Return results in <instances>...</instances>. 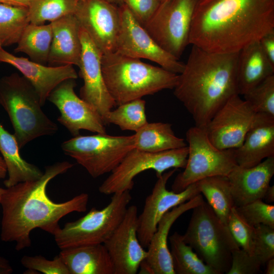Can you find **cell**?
<instances>
[{
	"label": "cell",
	"mask_w": 274,
	"mask_h": 274,
	"mask_svg": "<svg viewBox=\"0 0 274 274\" xmlns=\"http://www.w3.org/2000/svg\"><path fill=\"white\" fill-rule=\"evenodd\" d=\"M110 2L113 3V4H118L121 5L123 4V0H108Z\"/></svg>",
	"instance_id": "cell-47"
},
{
	"label": "cell",
	"mask_w": 274,
	"mask_h": 274,
	"mask_svg": "<svg viewBox=\"0 0 274 274\" xmlns=\"http://www.w3.org/2000/svg\"><path fill=\"white\" fill-rule=\"evenodd\" d=\"M101 68L107 88L117 105L173 89L178 78V74L116 52L102 55Z\"/></svg>",
	"instance_id": "cell-4"
},
{
	"label": "cell",
	"mask_w": 274,
	"mask_h": 274,
	"mask_svg": "<svg viewBox=\"0 0 274 274\" xmlns=\"http://www.w3.org/2000/svg\"><path fill=\"white\" fill-rule=\"evenodd\" d=\"M22 265L27 269L45 274H70L59 255L53 260H48L41 255L23 256L21 259Z\"/></svg>",
	"instance_id": "cell-38"
},
{
	"label": "cell",
	"mask_w": 274,
	"mask_h": 274,
	"mask_svg": "<svg viewBox=\"0 0 274 274\" xmlns=\"http://www.w3.org/2000/svg\"><path fill=\"white\" fill-rule=\"evenodd\" d=\"M169 241L175 274H217L184 242L182 235L175 232L169 236Z\"/></svg>",
	"instance_id": "cell-30"
},
{
	"label": "cell",
	"mask_w": 274,
	"mask_h": 274,
	"mask_svg": "<svg viewBox=\"0 0 274 274\" xmlns=\"http://www.w3.org/2000/svg\"><path fill=\"white\" fill-rule=\"evenodd\" d=\"M238 166L250 167L274 156V116L256 113L242 145L234 149Z\"/></svg>",
	"instance_id": "cell-22"
},
{
	"label": "cell",
	"mask_w": 274,
	"mask_h": 274,
	"mask_svg": "<svg viewBox=\"0 0 274 274\" xmlns=\"http://www.w3.org/2000/svg\"><path fill=\"white\" fill-rule=\"evenodd\" d=\"M266 268L265 273L266 274L274 273V257L269 259L265 263Z\"/></svg>",
	"instance_id": "cell-45"
},
{
	"label": "cell",
	"mask_w": 274,
	"mask_h": 274,
	"mask_svg": "<svg viewBox=\"0 0 274 274\" xmlns=\"http://www.w3.org/2000/svg\"><path fill=\"white\" fill-rule=\"evenodd\" d=\"M259 41L265 57L274 67V30L263 36Z\"/></svg>",
	"instance_id": "cell-41"
},
{
	"label": "cell",
	"mask_w": 274,
	"mask_h": 274,
	"mask_svg": "<svg viewBox=\"0 0 274 274\" xmlns=\"http://www.w3.org/2000/svg\"><path fill=\"white\" fill-rule=\"evenodd\" d=\"M134 18L144 26L153 17L160 5V0H123Z\"/></svg>",
	"instance_id": "cell-40"
},
{
	"label": "cell",
	"mask_w": 274,
	"mask_h": 274,
	"mask_svg": "<svg viewBox=\"0 0 274 274\" xmlns=\"http://www.w3.org/2000/svg\"><path fill=\"white\" fill-rule=\"evenodd\" d=\"M134 135V148L152 153L178 149L187 146L185 140L176 135L171 124L147 122Z\"/></svg>",
	"instance_id": "cell-27"
},
{
	"label": "cell",
	"mask_w": 274,
	"mask_h": 274,
	"mask_svg": "<svg viewBox=\"0 0 274 274\" xmlns=\"http://www.w3.org/2000/svg\"><path fill=\"white\" fill-rule=\"evenodd\" d=\"M184 242L217 274L230 268L232 253L240 248L226 224L204 200L193 209Z\"/></svg>",
	"instance_id": "cell-6"
},
{
	"label": "cell",
	"mask_w": 274,
	"mask_h": 274,
	"mask_svg": "<svg viewBox=\"0 0 274 274\" xmlns=\"http://www.w3.org/2000/svg\"><path fill=\"white\" fill-rule=\"evenodd\" d=\"M67 161L45 167L39 179L7 188L0 204L2 208L1 239L15 242L19 251L30 247V234L37 228L52 234L60 228L59 220L67 214L87 210L89 195L82 193L63 202L53 201L48 196L49 182L73 166Z\"/></svg>",
	"instance_id": "cell-1"
},
{
	"label": "cell",
	"mask_w": 274,
	"mask_h": 274,
	"mask_svg": "<svg viewBox=\"0 0 274 274\" xmlns=\"http://www.w3.org/2000/svg\"><path fill=\"white\" fill-rule=\"evenodd\" d=\"M262 266L256 256L240 248L232 253L231 266L226 274H256L260 271Z\"/></svg>",
	"instance_id": "cell-39"
},
{
	"label": "cell",
	"mask_w": 274,
	"mask_h": 274,
	"mask_svg": "<svg viewBox=\"0 0 274 274\" xmlns=\"http://www.w3.org/2000/svg\"><path fill=\"white\" fill-rule=\"evenodd\" d=\"M29 23L28 8L0 4V41L2 46L17 44Z\"/></svg>",
	"instance_id": "cell-31"
},
{
	"label": "cell",
	"mask_w": 274,
	"mask_h": 274,
	"mask_svg": "<svg viewBox=\"0 0 274 274\" xmlns=\"http://www.w3.org/2000/svg\"><path fill=\"white\" fill-rule=\"evenodd\" d=\"M101 210L92 208L84 216L66 222L53 235L60 250L104 244L122 220L132 197L129 191L112 194Z\"/></svg>",
	"instance_id": "cell-7"
},
{
	"label": "cell",
	"mask_w": 274,
	"mask_h": 274,
	"mask_svg": "<svg viewBox=\"0 0 274 274\" xmlns=\"http://www.w3.org/2000/svg\"><path fill=\"white\" fill-rule=\"evenodd\" d=\"M78 0H30L28 7L30 23L44 24L69 14H74Z\"/></svg>",
	"instance_id": "cell-33"
},
{
	"label": "cell",
	"mask_w": 274,
	"mask_h": 274,
	"mask_svg": "<svg viewBox=\"0 0 274 274\" xmlns=\"http://www.w3.org/2000/svg\"><path fill=\"white\" fill-rule=\"evenodd\" d=\"M235 208L241 217L251 226L263 224L274 228L273 205L257 199Z\"/></svg>",
	"instance_id": "cell-36"
},
{
	"label": "cell",
	"mask_w": 274,
	"mask_h": 274,
	"mask_svg": "<svg viewBox=\"0 0 274 274\" xmlns=\"http://www.w3.org/2000/svg\"><path fill=\"white\" fill-rule=\"evenodd\" d=\"M198 0H168L161 3L144 26L165 51L179 59L189 43L191 25Z\"/></svg>",
	"instance_id": "cell-11"
},
{
	"label": "cell",
	"mask_w": 274,
	"mask_h": 274,
	"mask_svg": "<svg viewBox=\"0 0 274 274\" xmlns=\"http://www.w3.org/2000/svg\"><path fill=\"white\" fill-rule=\"evenodd\" d=\"M238 53H213L192 45L173 89L195 126L204 128L229 99L238 94Z\"/></svg>",
	"instance_id": "cell-3"
},
{
	"label": "cell",
	"mask_w": 274,
	"mask_h": 274,
	"mask_svg": "<svg viewBox=\"0 0 274 274\" xmlns=\"http://www.w3.org/2000/svg\"><path fill=\"white\" fill-rule=\"evenodd\" d=\"M176 170L173 168L157 178L151 193L145 199L142 213L138 217L137 235L144 248L148 247L158 222L166 212L200 193L197 182L180 192L167 190V181Z\"/></svg>",
	"instance_id": "cell-14"
},
{
	"label": "cell",
	"mask_w": 274,
	"mask_h": 274,
	"mask_svg": "<svg viewBox=\"0 0 274 274\" xmlns=\"http://www.w3.org/2000/svg\"><path fill=\"white\" fill-rule=\"evenodd\" d=\"M0 62L12 65L30 82L38 94L42 106L60 83L66 79L78 78L73 65L46 66L27 58L15 56L3 47L0 48Z\"/></svg>",
	"instance_id": "cell-20"
},
{
	"label": "cell",
	"mask_w": 274,
	"mask_h": 274,
	"mask_svg": "<svg viewBox=\"0 0 274 274\" xmlns=\"http://www.w3.org/2000/svg\"><path fill=\"white\" fill-rule=\"evenodd\" d=\"M78 1H80V0H78Z\"/></svg>",
	"instance_id": "cell-51"
},
{
	"label": "cell",
	"mask_w": 274,
	"mask_h": 274,
	"mask_svg": "<svg viewBox=\"0 0 274 274\" xmlns=\"http://www.w3.org/2000/svg\"><path fill=\"white\" fill-rule=\"evenodd\" d=\"M105 125L113 124L123 130L134 132L148 121L146 115V101L142 98L131 100L118 105L111 110L104 119Z\"/></svg>",
	"instance_id": "cell-32"
},
{
	"label": "cell",
	"mask_w": 274,
	"mask_h": 274,
	"mask_svg": "<svg viewBox=\"0 0 274 274\" xmlns=\"http://www.w3.org/2000/svg\"><path fill=\"white\" fill-rule=\"evenodd\" d=\"M30 0H0V4L28 8Z\"/></svg>",
	"instance_id": "cell-43"
},
{
	"label": "cell",
	"mask_w": 274,
	"mask_h": 274,
	"mask_svg": "<svg viewBox=\"0 0 274 274\" xmlns=\"http://www.w3.org/2000/svg\"><path fill=\"white\" fill-rule=\"evenodd\" d=\"M82 52L80 76L83 85L80 97L91 106L100 116L103 121L107 113L117 105L105 84L101 68L102 53L87 33L80 27Z\"/></svg>",
	"instance_id": "cell-17"
},
{
	"label": "cell",
	"mask_w": 274,
	"mask_h": 274,
	"mask_svg": "<svg viewBox=\"0 0 274 274\" xmlns=\"http://www.w3.org/2000/svg\"><path fill=\"white\" fill-rule=\"evenodd\" d=\"M188 154L184 170L172 185V191L180 192L192 184L204 178L227 176L237 164L234 149H220L210 141L204 128L194 126L186 132Z\"/></svg>",
	"instance_id": "cell-8"
},
{
	"label": "cell",
	"mask_w": 274,
	"mask_h": 274,
	"mask_svg": "<svg viewBox=\"0 0 274 274\" xmlns=\"http://www.w3.org/2000/svg\"><path fill=\"white\" fill-rule=\"evenodd\" d=\"M274 75L259 41L244 47L238 53L237 86L239 95H244L268 77Z\"/></svg>",
	"instance_id": "cell-25"
},
{
	"label": "cell",
	"mask_w": 274,
	"mask_h": 274,
	"mask_svg": "<svg viewBox=\"0 0 274 274\" xmlns=\"http://www.w3.org/2000/svg\"><path fill=\"white\" fill-rule=\"evenodd\" d=\"M138 208L128 206L125 215L114 232L104 243L110 256L114 274H135L147 251L137 235Z\"/></svg>",
	"instance_id": "cell-18"
},
{
	"label": "cell",
	"mask_w": 274,
	"mask_h": 274,
	"mask_svg": "<svg viewBox=\"0 0 274 274\" xmlns=\"http://www.w3.org/2000/svg\"><path fill=\"white\" fill-rule=\"evenodd\" d=\"M256 114L239 94L229 99L204 127L211 142L222 150L239 147Z\"/></svg>",
	"instance_id": "cell-13"
},
{
	"label": "cell",
	"mask_w": 274,
	"mask_h": 274,
	"mask_svg": "<svg viewBox=\"0 0 274 274\" xmlns=\"http://www.w3.org/2000/svg\"><path fill=\"white\" fill-rule=\"evenodd\" d=\"M13 271L9 261L0 255V274H11Z\"/></svg>",
	"instance_id": "cell-42"
},
{
	"label": "cell",
	"mask_w": 274,
	"mask_h": 274,
	"mask_svg": "<svg viewBox=\"0 0 274 274\" xmlns=\"http://www.w3.org/2000/svg\"><path fill=\"white\" fill-rule=\"evenodd\" d=\"M61 146L65 154L76 160L92 177L97 178L111 173L134 148V135L79 134L64 141Z\"/></svg>",
	"instance_id": "cell-9"
},
{
	"label": "cell",
	"mask_w": 274,
	"mask_h": 274,
	"mask_svg": "<svg viewBox=\"0 0 274 274\" xmlns=\"http://www.w3.org/2000/svg\"><path fill=\"white\" fill-rule=\"evenodd\" d=\"M264 199L266 203H270L274 201V186H269L266 190L262 200Z\"/></svg>",
	"instance_id": "cell-44"
},
{
	"label": "cell",
	"mask_w": 274,
	"mask_h": 274,
	"mask_svg": "<svg viewBox=\"0 0 274 274\" xmlns=\"http://www.w3.org/2000/svg\"><path fill=\"white\" fill-rule=\"evenodd\" d=\"M227 226L239 247L250 255H254L255 227L248 224L237 212L235 207L230 211Z\"/></svg>",
	"instance_id": "cell-35"
},
{
	"label": "cell",
	"mask_w": 274,
	"mask_h": 274,
	"mask_svg": "<svg viewBox=\"0 0 274 274\" xmlns=\"http://www.w3.org/2000/svg\"><path fill=\"white\" fill-rule=\"evenodd\" d=\"M5 189H4L3 188L0 187V203H1V199L3 195V194L4 193L5 191Z\"/></svg>",
	"instance_id": "cell-48"
},
{
	"label": "cell",
	"mask_w": 274,
	"mask_h": 274,
	"mask_svg": "<svg viewBox=\"0 0 274 274\" xmlns=\"http://www.w3.org/2000/svg\"><path fill=\"white\" fill-rule=\"evenodd\" d=\"M243 96L256 113L274 116V75L265 79Z\"/></svg>",
	"instance_id": "cell-34"
},
{
	"label": "cell",
	"mask_w": 274,
	"mask_h": 274,
	"mask_svg": "<svg viewBox=\"0 0 274 274\" xmlns=\"http://www.w3.org/2000/svg\"><path fill=\"white\" fill-rule=\"evenodd\" d=\"M254 255L261 261L263 266L274 257V228L260 224L255 227Z\"/></svg>",
	"instance_id": "cell-37"
},
{
	"label": "cell",
	"mask_w": 274,
	"mask_h": 274,
	"mask_svg": "<svg viewBox=\"0 0 274 274\" xmlns=\"http://www.w3.org/2000/svg\"><path fill=\"white\" fill-rule=\"evenodd\" d=\"M52 39L50 23L37 25L29 23L24 29L14 51L24 53L30 60L45 65L48 62Z\"/></svg>",
	"instance_id": "cell-28"
},
{
	"label": "cell",
	"mask_w": 274,
	"mask_h": 274,
	"mask_svg": "<svg viewBox=\"0 0 274 274\" xmlns=\"http://www.w3.org/2000/svg\"><path fill=\"white\" fill-rule=\"evenodd\" d=\"M7 174V169L3 157L0 155V179H5Z\"/></svg>",
	"instance_id": "cell-46"
},
{
	"label": "cell",
	"mask_w": 274,
	"mask_h": 274,
	"mask_svg": "<svg viewBox=\"0 0 274 274\" xmlns=\"http://www.w3.org/2000/svg\"><path fill=\"white\" fill-rule=\"evenodd\" d=\"M52 39L48 65L58 66L80 64L82 44L81 26L74 14H69L50 23Z\"/></svg>",
	"instance_id": "cell-23"
},
{
	"label": "cell",
	"mask_w": 274,
	"mask_h": 274,
	"mask_svg": "<svg viewBox=\"0 0 274 274\" xmlns=\"http://www.w3.org/2000/svg\"><path fill=\"white\" fill-rule=\"evenodd\" d=\"M274 175V156L250 167L237 165L227 176L235 207L262 199Z\"/></svg>",
	"instance_id": "cell-21"
},
{
	"label": "cell",
	"mask_w": 274,
	"mask_h": 274,
	"mask_svg": "<svg viewBox=\"0 0 274 274\" xmlns=\"http://www.w3.org/2000/svg\"><path fill=\"white\" fill-rule=\"evenodd\" d=\"M0 105L7 113L19 149L33 140L55 134L58 127L43 111L30 82L15 73L0 79Z\"/></svg>",
	"instance_id": "cell-5"
},
{
	"label": "cell",
	"mask_w": 274,
	"mask_h": 274,
	"mask_svg": "<svg viewBox=\"0 0 274 274\" xmlns=\"http://www.w3.org/2000/svg\"><path fill=\"white\" fill-rule=\"evenodd\" d=\"M19 150L14 134L9 133L0 123V152L8 174L4 182L7 188L19 183L37 180L43 174L38 167L22 158Z\"/></svg>",
	"instance_id": "cell-26"
},
{
	"label": "cell",
	"mask_w": 274,
	"mask_h": 274,
	"mask_svg": "<svg viewBox=\"0 0 274 274\" xmlns=\"http://www.w3.org/2000/svg\"><path fill=\"white\" fill-rule=\"evenodd\" d=\"M3 46H2V43L0 41V48H2Z\"/></svg>",
	"instance_id": "cell-50"
},
{
	"label": "cell",
	"mask_w": 274,
	"mask_h": 274,
	"mask_svg": "<svg viewBox=\"0 0 274 274\" xmlns=\"http://www.w3.org/2000/svg\"><path fill=\"white\" fill-rule=\"evenodd\" d=\"M58 255L70 274H114L113 262L104 244L64 249Z\"/></svg>",
	"instance_id": "cell-24"
},
{
	"label": "cell",
	"mask_w": 274,
	"mask_h": 274,
	"mask_svg": "<svg viewBox=\"0 0 274 274\" xmlns=\"http://www.w3.org/2000/svg\"><path fill=\"white\" fill-rule=\"evenodd\" d=\"M274 30V0H198L189 43L208 52L232 53Z\"/></svg>",
	"instance_id": "cell-2"
},
{
	"label": "cell",
	"mask_w": 274,
	"mask_h": 274,
	"mask_svg": "<svg viewBox=\"0 0 274 274\" xmlns=\"http://www.w3.org/2000/svg\"><path fill=\"white\" fill-rule=\"evenodd\" d=\"M203 201V196L200 193L189 200L173 208L163 216L147 247V257L140 264L139 273L175 274L167 246L169 230L179 217Z\"/></svg>",
	"instance_id": "cell-19"
},
{
	"label": "cell",
	"mask_w": 274,
	"mask_h": 274,
	"mask_svg": "<svg viewBox=\"0 0 274 274\" xmlns=\"http://www.w3.org/2000/svg\"><path fill=\"white\" fill-rule=\"evenodd\" d=\"M200 194L221 221L227 225V219L234 206L227 176L208 177L197 182Z\"/></svg>",
	"instance_id": "cell-29"
},
{
	"label": "cell",
	"mask_w": 274,
	"mask_h": 274,
	"mask_svg": "<svg viewBox=\"0 0 274 274\" xmlns=\"http://www.w3.org/2000/svg\"><path fill=\"white\" fill-rule=\"evenodd\" d=\"M188 154L187 145L156 153L133 148L100 185L99 191L105 195L130 191L134 186V178L144 171L154 170L158 178L169 169L184 168Z\"/></svg>",
	"instance_id": "cell-10"
},
{
	"label": "cell",
	"mask_w": 274,
	"mask_h": 274,
	"mask_svg": "<svg viewBox=\"0 0 274 274\" xmlns=\"http://www.w3.org/2000/svg\"><path fill=\"white\" fill-rule=\"evenodd\" d=\"M119 11L120 24L115 52L130 57L148 59L173 73H182L185 63L163 49L125 5H120Z\"/></svg>",
	"instance_id": "cell-12"
},
{
	"label": "cell",
	"mask_w": 274,
	"mask_h": 274,
	"mask_svg": "<svg viewBox=\"0 0 274 274\" xmlns=\"http://www.w3.org/2000/svg\"><path fill=\"white\" fill-rule=\"evenodd\" d=\"M74 15L102 54L115 52L119 7L108 0H80Z\"/></svg>",
	"instance_id": "cell-15"
},
{
	"label": "cell",
	"mask_w": 274,
	"mask_h": 274,
	"mask_svg": "<svg viewBox=\"0 0 274 274\" xmlns=\"http://www.w3.org/2000/svg\"><path fill=\"white\" fill-rule=\"evenodd\" d=\"M160 1L161 3H163V2H164L166 1H168V0H160Z\"/></svg>",
	"instance_id": "cell-49"
},
{
	"label": "cell",
	"mask_w": 274,
	"mask_h": 274,
	"mask_svg": "<svg viewBox=\"0 0 274 274\" xmlns=\"http://www.w3.org/2000/svg\"><path fill=\"white\" fill-rule=\"evenodd\" d=\"M76 79H66L57 85L48 99L60 113L58 121L74 136L81 130L106 133L105 124L98 113L75 93Z\"/></svg>",
	"instance_id": "cell-16"
}]
</instances>
